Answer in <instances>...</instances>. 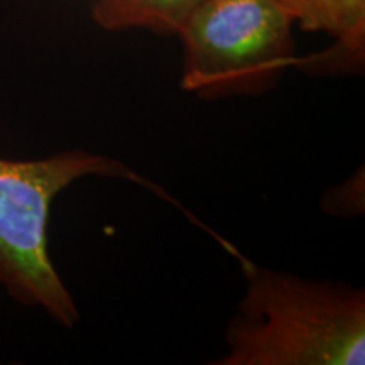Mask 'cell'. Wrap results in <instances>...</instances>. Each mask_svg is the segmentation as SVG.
Wrapping results in <instances>:
<instances>
[{"label": "cell", "instance_id": "1", "mask_svg": "<svg viewBox=\"0 0 365 365\" xmlns=\"http://www.w3.org/2000/svg\"><path fill=\"white\" fill-rule=\"evenodd\" d=\"M247 289L222 365H362L364 291L301 279L245 261Z\"/></svg>", "mask_w": 365, "mask_h": 365}, {"label": "cell", "instance_id": "2", "mask_svg": "<svg viewBox=\"0 0 365 365\" xmlns=\"http://www.w3.org/2000/svg\"><path fill=\"white\" fill-rule=\"evenodd\" d=\"M85 176L124 178L173 203L203 230L207 228L156 182L117 159L85 150L38 161L0 158V282L22 303L44 308L65 327L75 325L78 309L49 257V213L53 200Z\"/></svg>", "mask_w": 365, "mask_h": 365}, {"label": "cell", "instance_id": "3", "mask_svg": "<svg viewBox=\"0 0 365 365\" xmlns=\"http://www.w3.org/2000/svg\"><path fill=\"white\" fill-rule=\"evenodd\" d=\"M279 0H205L181 27V88L202 98L259 95L298 65Z\"/></svg>", "mask_w": 365, "mask_h": 365}, {"label": "cell", "instance_id": "4", "mask_svg": "<svg viewBox=\"0 0 365 365\" xmlns=\"http://www.w3.org/2000/svg\"><path fill=\"white\" fill-rule=\"evenodd\" d=\"M294 24L335 39L331 49L299 58L301 68H359L365 56V0H279Z\"/></svg>", "mask_w": 365, "mask_h": 365}, {"label": "cell", "instance_id": "5", "mask_svg": "<svg viewBox=\"0 0 365 365\" xmlns=\"http://www.w3.org/2000/svg\"><path fill=\"white\" fill-rule=\"evenodd\" d=\"M205 0H97L91 19L103 31L144 29L178 36L185 22Z\"/></svg>", "mask_w": 365, "mask_h": 365}]
</instances>
